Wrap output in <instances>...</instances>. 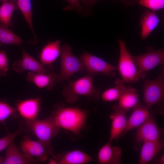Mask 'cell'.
Returning <instances> with one entry per match:
<instances>
[{
	"instance_id": "36",
	"label": "cell",
	"mask_w": 164,
	"mask_h": 164,
	"mask_svg": "<svg viewBox=\"0 0 164 164\" xmlns=\"http://www.w3.org/2000/svg\"><path fill=\"white\" fill-rule=\"evenodd\" d=\"M4 160V158L3 157L0 156V164H3Z\"/></svg>"
},
{
	"instance_id": "37",
	"label": "cell",
	"mask_w": 164,
	"mask_h": 164,
	"mask_svg": "<svg viewBox=\"0 0 164 164\" xmlns=\"http://www.w3.org/2000/svg\"><path fill=\"white\" fill-rule=\"evenodd\" d=\"M0 1H1L3 2H5V1H7L8 0H0Z\"/></svg>"
},
{
	"instance_id": "18",
	"label": "cell",
	"mask_w": 164,
	"mask_h": 164,
	"mask_svg": "<svg viewBox=\"0 0 164 164\" xmlns=\"http://www.w3.org/2000/svg\"><path fill=\"white\" fill-rule=\"evenodd\" d=\"M58 164H83L90 162L92 158L83 151L76 149L53 156Z\"/></svg>"
},
{
	"instance_id": "4",
	"label": "cell",
	"mask_w": 164,
	"mask_h": 164,
	"mask_svg": "<svg viewBox=\"0 0 164 164\" xmlns=\"http://www.w3.org/2000/svg\"><path fill=\"white\" fill-rule=\"evenodd\" d=\"M25 124L38 140L46 146L50 155L53 157V148L51 145V141L58 134L60 129L55 125L51 116L42 120L25 121Z\"/></svg>"
},
{
	"instance_id": "12",
	"label": "cell",
	"mask_w": 164,
	"mask_h": 164,
	"mask_svg": "<svg viewBox=\"0 0 164 164\" xmlns=\"http://www.w3.org/2000/svg\"><path fill=\"white\" fill-rule=\"evenodd\" d=\"M41 103L40 97L19 100L16 103V108L17 112L25 121L36 120L38 119Z\"/></svg>"
},
{
	"instance_id": "27",
	"label": "cell",
	"mask_w": 164,
	"mask_h": 164,
	"mask_svg": "<svg viewBox=\"0 0 164 164\" xmlns=\"http://www.w3.org/2000/svg\"><path fill=\"white\" fill-rule=\"evenodd\" d=\"M17 113L16 108L12 107L5 101L0 100V123H4L8 118L15 116Z\"/></svg>"
},
{
	"instance_id": "13",
	"label": "cell",
	"mask_w": 164,
	"mask_h": 164,
	"mask_svg": "<svg viewBox=\"0 0 164 164\" xmlns=\"http://www.w3.org/2000/svg\"><path fill=\"white\" fill-rule=\"evenodd\" d=\"M113 111L110 115L111 126L109 141L118 138L125 130L127 122L126 112L119 108L117 105L112 107Z\"/></svg>"
},
{
	"instance_id": "23",
	"label": "cell",
	"mask_w": 164,
	"mask_h": 164,
	"mask_svg": "<svg viewBox=\"0 0 164 164\" xmlns=\"http://www.w3.org/2000/svg\"><path fill=\"white\" fill-rule=\"evenodd\" d=\"M18 8L16 0H8L0 6V24L9 27L12 25L13 12Z\"/></svg>"
},
{
	"instance_id": "16",
	"label": "cell",
	"mask_w": 164,
	"mask_h": 164,
	"mask_svg": "<svg viewBox=\"0 0 164 164\" xmlns=\"http://www.w3.org/2000/svg\"><path fill=\"white\" fill-rule=\"evenodd\" d=\"M57 77L58 74L52 72L48 73L29 72L27 74L26 80L39 88H46L51 91L57 83Z\"/></svg>"
},
{
	"instance_id": "8",
	"label": "cell",
	"mask_w": 164,
	"mask_h": 164,
	"mask_svg": "<svg viewBox=\"0 0 164 164\" xmlns=\"http://www.w3.org/2000/svg\"><path fill=\"white\" fill-rule=\"evenodd\" d=\"M132 56L138 69L145 72L158 65H164V50L163 49L151 50L142 55Z\"/></svg>"
},
{
	"instance_id": "24",
	"label": "cell",
	"mask_w": 164,
	"mask_h": 164,
	"mask_svg": "<svg viewBox=\"0 0 164 164\" xmlns=\"http://www.w3.org/2000/svg\"><path fill=\"white\" fill-rule=\"evenodd\" d=\"M18 8L24 17L32 34L34 40L37 43L38 38L34 31L32 23L31 0H16Z\"/></svg>"
},
{
	"instance_id": "3",
	"label": "cell",
	"mask_w": 164,
	"mask_h": 164,
	"mask_svg": "<svg viewBox=\"0 0 164 164\" xmlns=\"http://www.w3.org/2000/svg\"><path fill=\"white\" fill-rule=\"evenodd\" d=\"M118 43L120 56L117 68L121 79H117L115 81V84L134 83L140 79H145L146 77L145 72L136 68L132 55L126 48L125 42L119 40Z\"/></svg>"
},
{
	"instance_id": "30",
	"label": "cell",
	"mask_w": 164,
	"mask_h": 164,
	"mask_svg": "<svg viewBox=\"0 0 164 164\" xmlns=\"http://www.w3.org/2000/svg\"><path fill=\"white\" fill-rule=\"evenodd\" d=\"M9 69L8 59L4 51L0 50V75L5 76Z\"/></svg>"
},
{
	"instance_id": "14",
	"label": "cell",
	"mask_w": 164,
	"mask_h": 164,
	"mask_svg": "<svg viewBox=\"0 0 164 164\" xmlns=\"http://www.w3.org/2000/svg\"><path fill=\"white\" fill-rule=\"evenodd\" d=\"M108 142L99 149L97 159L100 164H120L121 162L122 150L118 146H112Z\"/></svg>"
},
{
	"instance_id": "19",
	"label": "cell",
	"mask_w": 164,
	"mask_h": 164,
	"mask_svg": "<svg viewBox=\"0 0 164 164\" xmlns=\"http://www.w3.org/2000/svg\"><path fill=\"white\" fill-rule=\"evenodd\" d=\"M60 40L50 42L42 49L39 55L40 62L44 66H50L60 53Z\"/></svg>"
},
{
	"instance_id": "34",
	"label": "cell",
	"mask_w": 164,
	"mask_h": 164,
	"mask_svg": "<svg viewBox=\"0 0 164 164\" xmlns=\"http://www.w3.org/2000/svg\"><path fill=\"white\" fill-rule=\"evenodd\" d=\"M126 5H129L132 4L134 0H121Z\"/></svg>"
},
{
	"instance_id": "10",
	"label": "cell",
	"mask_w": 164,
	"mask_h": 164,
	"mask_svg": "<svg viewBox=\"0 0 164 164\" xmlns=\"http://www.w3.org/2000/svg\"><path fill=\"white\" fill-rule=\"evenodd\" d=\"M20 148L23 153L31 157H36L38 161L44 162L50 155L46 146L41 142L25 136L21 142Z\"/></svg>"
},
{
	"instance_id": "28",
	"label": "cell",
	"mask_w": 164,
	"mask_h": 164,
	"mask_svg": "<svg viewBox=\"0 0 164 164\" xmlns=\"http://www.w3.org/2000/svg\"><path fill=\"white\" fill-rule=\"evenodd\" d=\"M23 128L20 127L14 132L0 138V152L6 149L15 139L24 131Z\"/></svg>"
},
{
	"instance_id": "9",
	"label": "cell",
	"mask_w": 164,
	"mask_h": 164,
	"mask_svg": "<svg viewBox=\"0 0 164 164\" xmlns=\"http://www.w3.org/2000/svg\"><path fill=\"white\" fill-rule=\"evenodd\" d=\"M138 128L135 138L136 143L159 140L160 131L152 115L150 114L147 120Z\"/></svg>"
},
{
	"instance_id": "22",
	"label": "cell",
	"mask_w": 164,
	"mask_h": 164,
	"mask_svg": "<svg viewBox=\"0 0 164 164\" xmlns=\"http://www.w3.org/2000/svg\"><path fill=\"white\" fill-rule=\"evenodd\" d=\"M139 94L134 88L129 87L120 97L117 105L126 112L133 108L139 102Z\"/></svg>"
},
{
	"instance_id": "32",
	"label": "cell",
	"mask_w": 164,
	"mask_h": 164,
	"mask_svg": "<svg viewBox=\"0 0 164 164\" xmlns=\"http://www.w3.org/2000/svg\"><path fill=\"white\" fill-rule=\"evenodd\" d=\"M85 7H90L98 0H80Z\"/></svg>"
},
{
	"instance_id": "31",
	"label": "cell",
	"mask_w": 164,
	"mask_h": 164,
	"mask_svg": "<svg viewBox=\"0 0 164 164\" xmlns=\"http://www.w3.org/2000/svg\"><path fill=\"white\" fill-rule=\"evenodd\" d=\"M68 5L63 9L65 10H75L81 12L82 7L80 2V0H66Z\"/></svg>"
},
{
	"instance_id": "11",
	"label": "cell",
	"mask_w": 164,
	"mask_h": 164,
	"mask_svg": "<svg viewBox=\"0 0 164 164\" xmlns=\"http://www.w3.org/2000/svg\"><path fill=\"white\" fill-rule=\"evenodd\" d=\"M22 56L21 59L15 61L13 64L12 68L18 73L25 70L36 73H48L51 72L49 68L45 67L30 56L25 50H22Z\"/></svg>"
},
{
	"instance_id": "29",
	"label": "cell",
	"mask_w": 164,
	"mask_h": 164,
	"mask_svg": "<svg viewBox=\"0 0 164 164\" xmlns=\"http://www.w3.org/2000/svg\"><path fill=\"white\" fill-rule=\"evenodd\" d=\"M142 6L155 12L164 7V0H138Z\"/></svg>"
},
{
	"instance_id": "35",
	"label": "cell",
	"mask_w": 164,
	"mask_h": 164,
	"mask_svg": "<svg viewBox=\"0 0 164 164\" xmlns=\"http://www.w3.org/2000/svg\"><path fill=\"white\" fill-rule=\"evenodd\" d=\"M49 164H57L58 163L56 160L54 159H51L49 160Z\"/></svg>"
},
{
	"instance_id": "7",
	"label": "cell",
	"mask_w": 164,
	"mask_h": 164,
	"mask_svg": "<svg viewBox=\"0 0 164 164\" xmlns=\"http://www.w3.org/2000/svg\"><path fill=\"white\" fill-rule=\"evenodd\" d=\"M80 59L88 72L97 74L101 73L104 76L111 77L116 76L118 68L97 56L84 52Z\"/></svg>"
},
{
	"instance_id": "5",
	"label": "cell",
	"mask_w": 164,
	"mask_h": 164,
	"mask_svg": "<svg viewBox=\"0 0 164 164\" xmlns=\"http://www.w3.org/2000/svg\"><path fill=\"white\" fill-rule=\"evenodd\" d=\"M71 50L70 46L67 43L61 46V65L57 83L68 80L75 73L87 71L82 62L72 53Z\"/></svg>"
},
{
	"instance_id": "21",
	"label": "cell",
	"mask_w": 164,
	"mask_h": 164,
	"mask_svg": "<svg viewBox=\"0 0 164 164\" xmlns=\"http://www.w3.org/2000/svg\"><path fill=\"white\" fill-rule=\"evenodd\" d=\"M159 22L155 12L147 11L142 16L140 24L141 36L142 39L146 38L157 27Z\"/></svg>"
},
{
	"instance_id": "2",
	"label": "cell",
	"mask_w": 164,
	"mask_h": 164,
	"mask_svg": "<svg viewBox=\"0 0 164 164\" xmlns=\"http://www.w3.org/2000/svg\"><path fill=\"white\" fill-rule=\"evenodd\" d=\"M96 73L87 74L74 81L68 80V84L64 87L62 94L66 101L70 103L75 102L80 96H85L97 101L101 96L100 89L95 87L94 78Z\"/></svg>"
},
{
	"instance_id": "26",
	"label": "cell",
	"mask_w": 164,
	"mask_h": 164,
	"mask_svg": "<svg viewBox=\"0 0 164 164\" xmlns=\"http://www.w3.org/2000/svg\"><path fill=\"white\" fill-rule=\"evenodd\" d=\"M126 88L127 87L123 84H117L114 87L104 91L100 96L104 102H111L118 100Z\"/></svg>"
},
{
	"instance_id": "33",
	"label": "cell",
	"mask_w": 164,
	"mask_h": 164,
	"mask_svg": "<svg viewBox=\"0 0 164 164\" xmlns=\"http://www.w3.org/2000/svg\"><path fill=\"white\" fill-rule=\"evenodd\" d=\"M158 163L159 164H164V155H162L158 159Z\"/></svg>"
},
{
	"instance_id": "1",
	"label": "cell",
	"mask_w": 164,
	"mask_h": 164,
	"mask_svg": "<svg viewBox=\"0 0 164 164\" xmlns=\"http://www.w3.org/2000/svg\"><path fill=\"white\" fill-rule=\"evenodd\" d=\"M89 111L78 107H65L63 104L54 106L50 115L56 126L78 135L86 125Z\"/></svg>"
},
{
	"instance_id": "6",
	"label": "cell",
	"mask_w": 164,
	"mask_h": 164,
	"mask_svg": "<svg viewBox=\"0 0 164 164\" xmlns=\"http://www.w3.org/2000/svg\"><path fill=\"white\" fill-rule=\"evenodd\" d=\"M160 72L154 80L146 79L143 86V100L147 108L162 102L164 95V68L161 66Z\"/></svg>"
},
{
	"instance_id": "17",
	"label": "cell",
	"mask_w": 164,
	"mask_h": 164,
	"mask_svg": "<svg viewBox=\"0 0 164 164\" xmlns=\"http://www.w3.org/2000/svg\"><path fill=\"white\" fill-rule=\"evenodd\" d=\"M37 163L33 158L21 153L12 142L6 148L3 164H30Z\"/></svg>"
},
{
	"instance_id": "25",
	"label": "cell",
	"mask_w": 164,
	"mask_h": 164,
	"mask_svg": "<svg viewBox=\"0 0 164 164\" xmlns=\"http://www.w3.org/2000/svg\"><path fill=\"white\" fill-rule=\"evenodd\" d=\"M23 41L21 38L9 29L0 24V46L8 45L21 46Z\"/></svg>"
},
{
	"instance_id": "15",
	"label": "cell",
	"mask_w": 164,
	"mask_h": 164,
	"mask_svg": "<svg viewBox=\"0 0 164 164\" xmlns=\"http://www.w3.org/2000/svg\"><path fill=\"white\" fill-rule=\"evenodd\" d=\"M149 110L145 105L142 104L139 102L133 108L132 112L127 120L126 127L120 137L131 130L138 128L142 125L151 114Z\"/></svg>"
},
{
	"instance_id": "20",
	"label": "cell",
	"mask_w": 164,
	"mask_h": 164,
	"mask_svg": "<svg viewBox=\"0 0 164 164\" xmlns=\"http://www.w3.org/2000/svg\"><path fill=\"white\" fill-rule=\"evenodd\" d=\"M163 147V143L159 140L143 142L138 163H148L154 158Z\"/></svg>"
}]
</instances>
